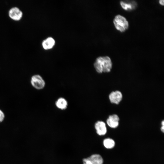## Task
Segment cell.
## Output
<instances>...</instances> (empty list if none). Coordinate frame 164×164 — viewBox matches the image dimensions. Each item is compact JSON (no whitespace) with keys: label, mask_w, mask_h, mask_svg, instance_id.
I'll return each instance as SVG.
<instances>
[{"label":"cell","mask_w":164,"mask_h":164,"mask_svg":"<svg viewBox=\"0 0 164 164\" xmlns=\"http://www.w3.org/2000/svg\"><path fill=\"white\" fill-rule=\"evenodd\" d=\"M96 71L99 73H108L112 68V63L108 56H100L97 58L94 63Z\"/></svg>","instance_id":"obj_1"},{"label":"cell","mask_w":164,"mask_h":164,"mask_svg":"<svg viewBox=\"0 0 164 164\" xmlns=\"http://www.w3.org/2000/svg\"><path fill=\"white\" fill-rule=\"evenodd\" d=\"M113 23L116 29L121 32H125L128 27V23L126 18L119 15L115 17Z\"/></svg>","instance_id":"obj_2"},{"label":"cell","mask_w":164,"mask_h":164,"mask_svg":"<svg viewBox=\"0 0 164 164\" xmlns=\"http://www.w3.org/2000/svg\"><path fill=\"white\" fill-rule=\"evenodd\" d=\"M31 82L33 87L37 89H43L45 86V83L43 78L39 75H35L31 77Z\"/></svg>","instance_id":"obj_3"},{"label":"cell","mask_w":164,"mask_h":164,"mask_svg":"<svg viewBox=\"0 0 164 164\" xmlns=\"http://www.w3.org/2000/svg\"><path fill=\"white\" fill-rule=\"evenodd\" d=\"M109 99L110 102L114 104H118L122 99V93L119 91H112L109 94Z\"/></svg>","instance_id":"obj_4"},{"label":"cell","mask_w":164,"mask_h":164,"mask_svg":"<svg viewBox=\"0 0 164 164\" xmlns=\"http://www.w3.org/2000/svg\"><path fill=\"white\" fill-rule=\"evenodd\" d=\"M94 127L98 135L102 136L106 134L107 128L104 122L101 121H97L95 124Z\"/></svg>","instance_id":"obj_5"},{"label":"cell","mask_w":164,"mask_h":164,"mask_svg":"<svg viewBox=\"0 0 164 164\" xmlns=\"http://www.w3.org/2000/svg\"><path fill=\"white\" fill-rule=\"evenodd\" d=\"M119 119V118L117 114H112L108 116L106 120V123L110 127L115 128L118 126Z\"/></svg>","instance_id":"obj_6"},{"label":"cell","mask_w":164,"mask_h":164,"mask_svg":"<svg viewBox=\"0 0 164 164\" xmlns=\"http://www.w3.org/2000/svg\"><path fill=\"white\" fill-rule=\"evenodd\" d=\"M9 14L10 18L16 21L20 20L22 15V12L16 7L11 8L9 11Z\"/></svg>","instance_id":"obj_7"},{"label":"cell","mask_w":164,"mask_h":164,"mask_svg":"<svg viewBox=\"0 0 164 164\" xmlns=\"http://www.w3.org/2000/svg\"><path fill=\"white\" fill-rule=\"evenodd\" d=\"M120 4L122 8L127 11L134 9L137 5V3L135 1H120Z\"/></svg>","instance_id":"obj_8"},{"label":"cell","mask_w":164,"mask_h":164,"mask_svg":"<svg viewBox=\"0 0 164 164\" xmlns=\"http://www.w3.org/2000/svg\"><path fill=\"white\" fill-rule=\"evenodd\" d=\"M55 105L58 108L61 110H65L67 108L68 103L66 99L61 97L56 101Z\"/></svg>","instance_id":"obj_9"},{"label":"cell","mask_w":164,"mask_h":164,"mask_svg":"<svg viewBox=\"0 0 164 164\" xmlns=\"http://www.w3.org/2000/svg\"><path fill=\"white\" fill-rule=\"evenodd\" d=\"M55 41L51 37H49L43 41L42 46L45 50H48L52 48L55 45Z\"/></svg>","instance_id":"obj_10"},{"label":"cell","mask_w":164,"mask_h":164,"mask_svg":"<svg viewBox=\"0 0 164 164\" xmlns=\"http://www.w3.org/2000/svg\"><path fill=\"white\" fill-rule=\"evenodd\" d=\"M92 164H103L104 160L101 156L99 154H94L89 157Z\"/></svg>","instance_id":"obj_11"},{"label":"cell","mask_w":164,"mask_h":164,"mask_svg":"<svg viewBox=\"0 0 164 164\" xmlns=\"http://www.w3.org/2000/svg\"><path fill=\"white\" fill-rule=\"evenodd\" d=\"M103 144L106 148L111 149L113 148L114 147L115 142L113 139L108 138L104 140Z\"/></svg>","instance_id":"obj_12"},{"label":"cell","mask_w":164,"mask_h":164,"mask_svg":"<svg viewBox=\"0 0 164 164\" xmlns=\"http://www.w3.org/2000/svg\"><path fill=\"white\" fill-rule=\"evenodd\" d=\"M83 164H92L89 157L84 158L83 160Z\"/></svg>","instance_id":"obj_13"},{"label":"cell","mask_w":164,"mask_h":164,"mask_svg":"<svg viewBox=\"0 0 164 164\" xmlns=\"http://www.w3.org/2000/svg\"><path fill=\"white\" fill-rule=\"evenodd\" d=\"M5 118V115L3 112L0 110V122L3 121Z\"/></svg>","instance_id":"obj_14"},{"label":"cell","mask_w":164,"mask_h":164,"mask_svg":"<svg viewBox=\"0 0 164 164\" xmlns=\"http://www.w3.org/2000/svg\"><path fill=\"white\" fill-rule=\"evenodd\" d=\"M162 126L160 128V130L163 133L164 132V121L163 120L161 122Z\"/></svg>","instance_id":"obj_15"},{"label":"cell","mask_w":164,"mask_h":164,"mask_svg":"<svg viewBox=\"0 0 164 164\" xmlns=\"http://www.w3.org/2000/svg\"><path fill=\"white\" fill-rule=\"evenodd\" d=\"M160 4L162 5H164V0H160L159 1Z\"/></svg>","instance_id":"obj_16"}]
</instances>
